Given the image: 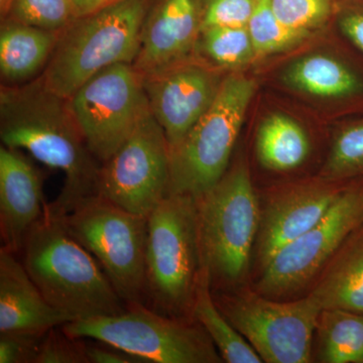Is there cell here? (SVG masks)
I'll use <instances>...</instances> for the list:
<instances>
[{
  "mask_svg": "<svg viewBox=\"0 0 363 363\" xmlns=\"http://www.w3.org/2000/svg\"><path fill=\"white\" fill-rule=\"evenodd\" d=\"M0 138L2 145L26 150L45 166L63 172L61 193L45 205L50 213L62 216L97 195L101 164L88 149L68 98L52 92L40 77L23 84H2Z\"/></svg>",
  "mask_w": 363,
  "mask_h": 363,
  "instance_id": "6da1fadb",
  "label": "cell"
},
{
  "mask_svg": "<svg viewBox=\"0 0 363 363\" xmlns=\"http://www.w3.org/2000/svg\"><path fill=\"white\" fill-rule=\"evenodd\" d=\"M28 276L48 302L77 320L123 313L125 302L97 259L44 210L21 250Z\"/></svg>",
  "mask_w": 363,
  "mask_h": 363,
  "instance_id": "7a4b0ae2",
  "label": "cell"
},
{
  "mask_svg": "<svg viewBox=\"0 0 363 363\" xmlns=\"http://www.w3.org/2000/svg\"><path fill=\"white\" fill-rule=\"evenodd\" d=\"M150 0H121L79 16L60 33L43 70L44 84L71 97L86 81L116 64L135 62Z\"/></svg>",
  "mask_w": 363,
  "mask_h": 363,
  "instance_id": "3957f363",
  "label": "cell"
},
{
  "mask_svg": "<svg viewBox=\"0 0 363 363\" xmlns=\"http://www.w3.org/2000/svg\"><path fill=\"white\" fill-rule=\"evenodd\" d=\"M203 267L197 199L167 196L147 217L145 304L166 316L193 318Z\"/></svg>",
  "mask_w": 363,
  "mask_h": 363,
  "instance_id": "277c9868",
  "label": "cell"
},
{
  "mask_svg": "<svg viewBox=\"0 0 363 363\" xmlns=\"http://www.w3.org/2000/svg\"><path fill=\"white\" fill-rule=\"evenodd\" d=\"M62 328L71 337L113 346L145 363L224 362L194 318L166 316L143 303L126 305L121 314L77 320Z\"/></svg>",
  "mask_w": 363,
  "mask_h": 363,
  "instance_id": "5b68a950",
  "label": "cell"
},
{
  "mask_svg": "<svg viewBox=\"0 0 363 363\" xmlns=\"http://www.w3.org/2000/svg\"><path fill=\"white\" fill-rule=\"evenodd\" d=\"M197 199L203 264L211 288L233 286L245 276L255 236L260 207L247 167L238 162Z\"/></svg>",
  "mask_w": 363,
  "mask_h": 363,
  "instance_id": "8992f818",
  "label": "cell"
},
{
  "mask_svg": "<svg viewBox=\"0 0 363 363\" xmlns=\"http://www.w3.org/2000/svg\"><path fill=\"white\" fill-rule=\"evenodd\" d=\"M255 93V82L241 75L223 78L217 96L180 145L169 152V195L199 198L216 185L231 154Z\"/></svg>",
  "mask_w": 363,
  "mask_h": 363,
  "instance_id": "52a82bcc",
  "label": "cell"
},
{
  "mask_svg": "<svg viewBox=\"0 0 363 363\" xmlns=\"http://www.w3.org/2000/svg\"><path fill=\"white\" fill-rule=\"evenodd\" d=\"M59 217L69 233L97 259L125 304H145L147 217L98 195Z\"/></svg>",
  "mask_w": 363,
  "mask_h": 363,
  "instance_id": "ba28073f",
  "label": "cell"
},
{
  "mask_svg": "<svg viewBox=\"0 0 363 363\" xmlns=\"http://www.w3.org/2000/svg\"><path fill=\"white\" fill-rule=\"evenodd\" d=\"M213 298L262 362H311L313 336L322 311L312 295L293 302H277L262 294L240 290L220 292Z\"/></svg>",
  "mask_w": 363,
  "mask_h": 363,
  "instance_id": "9c48e42d",
  "label": "cell"
},
{
  "mask_svg": "<svg viewBox=\"0 0 363 363\" xmlns=\"http://www.w3.org/2000/svg\"><path fill=\"white\" fill-rule=\"evenodd\" d=\"M68 100L86 145L100 164L113 156L149 108L142 75L128 63L100 71Z\"/></svg>",
  "mask_w": 363,
  "mask_h": 363,
  "instance_id": "30bf717a",
  "label": "cell"
},
{
  "mask_svg": "<svg viewBox=\"0 0 363 363\" xmlns=\"http://www.w3.org/2000/svg\"><path fill=\"white\" fill-rule=\"evenodd\" d=\"M169 175L168 140L149 106L128 140L101 164L97 195L149 217L168 196Z\"/></svg>",
  "mask_w": 363,
  "mask_h": 363,
  "instance_id": "8fae6325",
  "label": "cell"
},
{
  "mask_svg": "<svg viewBox=\"0 0 363 363\" xmlns=\"http://www.w3.org/2000/svg\"><path fill=\"white\" fill-rule=\"evenodd\" d=\"M362 225L363 178L347 185L316 225L269 260L259 293L279 298L301 290Z\"/></svg>",
  "mask_w": 363,
  "mask_h": 363,
  "instance_id": "7c38bea8",
  "label": "cell"
},
{
  "mask_svg": "<svg viewBox=\"0 0 363 363\" xmlns=\"http://www.w3.org/2000/svg\"><path fill=\"white\" fill-rule=\"evenodd\" d=\"M150 112L175 149L204 116L223 79L202 64L185 60L142 76Z\"/></svg>",
  "mask_w": 363,
  "mask_h": 363,
  "instance_id": "4fadbf2b",
  "label": "cell"
},
{
  "mask_svg": "<svg viewBox=\"0 0 363 363\" xmlns=\"http://www.w3.org/2000/svg\"><path fill=\"white\" fill-rule=\"evenodd\" d=\"M346 187L328 183L302 184L269 198L260 211L257 255L262 267L316 225Z\"/></svg>",
  "mask_w": 363,
  "mask_h": 363,
  "instance_id": "5bb4252c",
  "label": "cell"
},
{
  "mask_svg": "<svg viewBox=\"0 0 363 363\" xmlns=\"http://www.w3.org/2000/svg\"><path fill=\"white\" fill-rule=\"evenodd\" d=\"M202 0H159L143 23L133 63L142 76L187 58L201 33Z\"/></svg>",
  "mask_w": 363,
  "mask_h": 363,
  "instance_id": "9a60e30c",
  "label": "cell"
},
{
  "mask_svg": "<svg viewBox=\"0 0 363 363\" xmlns=\"http://www.w3.org/2000/svg\"><path fill=\"white\" fill-rule=\"evenodd\" d=\"M43 176L21 150L0 147L2 247L20 255L30 228L44 214Z\"/></svg>",
  "mask_w": 363,
  "mask_h": 363,
  "instance_id": "2e32d148",
  "label": "cell"
},
{
  "mask_svg": "<svg viewBox=\"0 0 363 363\" xmlns=\"http://www.w3.org/2000/svg\"><path fill=\"white\" fill-rule=\"evenodd\" d=\"M75 321L52 307L28 276L18 255L0 248V333L47 334Z\"/></svg>",
  "mask_w": 363,
  "mask_h": 363,
  "instance_id": "e0dca14e",
  "label": "cell"
},
{
  "mask_svg": "<svg viewBox=\"0 0 363 363\" xmlns=\"http://www.w3.org/2000/svg\"><path fill=\"white\" fill-rule=\"evenodd\" d=\"M60 33L6 20L0 30V72L6 85L23 84L45 69Z\"/></svg>",
  "mask_w": 363,
  "mask_h": 363,
  "instance_id": "ac0fdd59",
  "label": "cell"
},
{
  "mask_svg": "<svg viewBox=\"0 0 363 363\" xmlns=\"http://www.w3.org/2000/svg\"><path fill=\"white\" fill-rule=\"evenodd\" d=\"M284 80L313 96L342 98L362 91L360 79L342 62L322 54L303 57L289 67Z\"/></svg>",
  "mask_w": 363,
  "mask_h": 363,
  "instance_id": "d6986e66",
  "label": "cell"
},
{
  "mask_svg": "<svg viewBox=\"0 0 363 363\" xmlns=\"http://www.w3.org/2000/svg\"><path fill=\"white\" fill-rule=\"evenodd\" d=\"M323 309H341L363 314V225L350 238L347 248L310 294Z\"/></svg>",
  "mask_w": 363,
  "mask_h": 363,
  "instance_id": "ffe728a7",
  "label": "cell"
},
{
  "mask_svg": "<svg viewBox=\"0 0 363 363\" xmlns=\"http://www.w3.org/2000/svg\"><path fill=\"white\" fill-rule=\"evenodd\" d=\"M192 317L213 341L224 362L262 363L259 353L221 312L215 303L209 272L203 267L198 283Z\"/></svg>",
  "mask_w": 363,
  "mask_h": 363,
  "instance_id": "44dd1931",
  "label": "cell"
},
{
  "mask_svg": "<svg viewBox=\"0 0 363 363\" xmlns=\"http://www.w3.org/2000/svg\"><path fill=\"white\" fill-rule=\"evenodd\" d=\"M309 152V138L302 126L290 116L271 114L260 124L257 152L264 168L277 172L298 168Z\"/></svg>",
  "mask_w": 363,
  "mask_h": 363,
  "instance_id": "7402d4cb",
  "label": "cell"
},
{
  "mask_svg": "<svg viewBox=\"0 0 363 363\" xmlns=\"http://www.w3.org/2000/svg\"><path fill=\"white\" fill-rule=\"evenodd\" d=\"M316 333L318 362L363 363L362 313L323 309Z\"/></svg>",
  "mask_w": 363,
  "mask_h": 363,
  "instance_id": "603a6c76",
  "label": "cell"
},
{
  "mask_svg": "<svg viewBox=\"0 0 363 363\" xmlns=\"http://www.w3.org/2000/svg\"><path fill=\"white\" fill-rule=\"evenodd\" d=\"M247 30L257 57L292 49L309 35L284 25L272 11L267 0H257Z\"/></svg>",
  "mask_w": 363,
  "mask_h": 363,
  "instance_id": "cb8c5ba5",
  "label": "cell"
},
{
  "mask_svg": "<svg viewBox=\"0 0 363 363\" xmlns=\"http://www.w3.org/2000/svg\"><path fill=\"white\" fill-rule=\"evenodd\" d=\"M200 37L203 54L223 68L247 65L257 57L247 28H210Z\"/></svg>",
  "mask_w": 363,
  "mask_h": 363,
  "instance_id": "d4e9b609",
  "label": "cell"
},
{
  "mask_svg": "<svg viewBox=\"0 0 363 363\" xmlns=\"http://www.w3.org/2000/svg\"><path fill=\"white\" fill-rule=\"evenodd\" d=\"M6 20L62 32L79 18L73 0H11Z\"/></svg>",
  "mask_w": 363,
  "mask_h": 363,
  "instance_id": "484cf974",
  "label": "cell"
},
{
  "mask_svg": "<svg viewBox=\"0 0 363 363\" xmlns=\"http://www.w3.org/2000/svg\"><path fill=\"white\" fill-rule=\"evenodd\" d=\"M323 175L331 181L363 178V121L339 131Z\"/></svg>",
  "mask_w": 363,
  "mask_h": 363,
  "instance_id": "4316f807",
  "label": "cell"
},
{
  "mask_svg": "<svg viewBox=\"0 0 363 363\" xmlns=\"http://www.w3.org/2000/svg\"><path fill=\"white\" fill-rule=\"evenodd\" d=\"M284 25L310 35L323 26L332 13V0H267Z\"/></svg>",
  "mask_w": 363,
  "mask_h": 363,
  "instance_id": "83f0119b",
  "label": "cell"
},
{
  "mask_svg": "<svg viewBox=\"0 0 363 363\" xmlns=\"http://www.w3.org/2000/svg\"><path fill=\"white\" fill-rule=\"evenodd\" d=\"M257 0H202L201 30L247 28Z\"/></svg>",
  "mask_w": 363,
  "mask_h": 363,
  "instance_id": "f1b7e54d",
  "label": "cell"
},
{
  "mask_svg": "<svg viewBox=\"0 0 363 363\" xmlns=\"http://www.w3.org/2000/svg\"><path fill=\"white\" fill-rule=\"evenodd\" d=\"M35 363H88L84 339L73 338L62 326L45 334Z\"/></svg>",
  "mask_w": 363,
  "mask_h": 363,
  "instance_id": "f546056e",
  "label": "cell"
},
{
  "mask_svg": "<svg viewBox=\"0 0 363 363\" xmlns=\"http://www.w3.org/2000/svg\"><path fill=\"white\" fill-rule=\"evenodd\" d=\"M45 334L0 333V363H35Z\"/></svg>",
  "mask_w": 363,
  "mask_h": 363,
  "instance_id": "4dcf8cb0",
  "label": "cell"
},
{
  "mask_svg": "<svg viewBox=\"0 0 363 363\" xmlns=\"http://www.w3.org/2000/svg\"><path fill=\"white\" fill-rule=\"evenodd\" d=\"M94 342L86 343V339H84L88 363H145L140 358L113 346L98 342V341Z\"/></svg>",
  "mask_w": 363,
  "mask_h": 363,
  "instance_id": "1f68e13d",
  "label": "cell"
},
{
  "mask_svg": "<svg viewBox=\"0 0 363 363\" xmlns=\"http://www.w3.org/2000/svg\"><path fill=\"white\" fill-rule=\"evenodd\" d=\"M339 26L360 51L363 52V9L352 7L344 11L339 18Z\"/></svg>",
  "mask_w": 363,
  "mask_h": 363,
  "instance_id": "d6a6232c",
  "label": "cell"
},
{
  "mask_svg": "<svg viewBox=\"0 0 363 363\" xmlns=\"http://www.w3.org/2000/svg\"><path fill=\"white\" fill-rule=\"evenodd\" d=\"M73 1L77 9L78 16H82L112 6L121 0H73Z\"/></svg>",
  "mask_w": 363,
  "mask_h": 363,
  "instance_id": "836d02e7",
  "label": "cell"
},
{
  "mask_svg": "<svg viewBox=\"0 0 363 363\" xmlns=\"http://www.w3.org/2000/svg\"><path fill=\"white\" fill-rule=\"evenodd\" d=\"M11 0H0V7H1L2 14H6L7 9H9V4H11Z\"/></svg>",
  "mask_w": 363,
  "mask_h": 363,
  "instance_id": "e575fe53",
  "label": "cell"
}]
</instances>
